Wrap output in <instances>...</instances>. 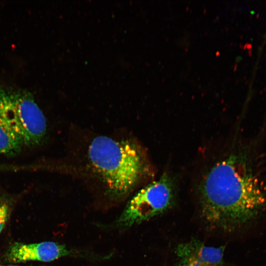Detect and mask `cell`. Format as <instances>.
I'll return each instance as SVG.
<instances>
[{"mask_svg": "<svg viewBox=\"0 0 266 266\" xmlns=\"http://www.w3.org/2000/svg\"><path fill=\"white\" fill-rule=\"evenodd\" d=\"M201 216L209 225L233 229L259 217L266 208V193L245 162L236 155L215 164L200 189Z\"/></svg>", "mask_w": 266, "mask_h": 266, "instance_id": "obj_1", "label": "cell"}, {"mask_svg": "<svg viewBox=\"0 0 266 266\" xmlns=\"http://www.w3.org/2000/svg\"><path fill=\"white\" fill-rule=\"evenodd\" d=\"M88 158L93 171L104 185L106 196L111 200L127 197L148 170L141 149L128 139L97 136L89 145Z\"/></svg>", "mask_w": 266, "mask_h": 266, "instance_id": "obj_2", "label": "cell"}, {"mask_svg": "<svg viewBox=\"0 0 266 266\" xmlns=\"http://www.w3.org/2000/svg\"><path fill=\"white\" fill-rule=\"evenodd\" d=\"M0 124L21 139L24 145H40L47 134V123L32 95L0 87Z\"/></svg>", "mask_w": 266, "mask_h": 266, "instance_id": "obj_3", "label": "cell"}, {"mask_svg": "<svg viewBox=\"0 0 266 266\" xmlns=\"http://www.w3.org/2000/svg\"><path fill=\"white\" fill-rule=\"evenodd\" d=\"M172 181L163 176L140 190L127 203L115 225L126 229L147 221L168 209L174 200Z\"/></svg>", "mask_w": 266, "mask_h": 266, "instance_id": "obj_4", "label": "cell"}, {"mask_svg": "<svg viewBox=\"0 0 266 266\" xmlns=\"http://www.w3.org/2000/svg\"><path fill=\"white\" fill-rule=\"evenodd\" d=\"M65 257L93 260L100 258L99 255L55 242L44 241L34 243L15 242L9 246L3 259L7 263L17 264L29 261L48 262Z\"/></svg>", "mask_w": 266, "mask_h": 266, "instance_id": "obj_5", "label": "cell"}, {"mask_svg": "<svg viewBox=\"0 0 266 266\" xmlns=\"http://www.w3.org/2000/svg\"><path fill=\"white\" fill-rule=\"evenodd\" d=\"M225 247L205 245L193 239L179 244L175 252L182 253L194 257L203 266H221L223 262Z\"/></svg>", "mask_w": 266, "mask_h": 266, "instance_id": "obj_6", "label": "cell"}, {"mask_svg": "<svg viewBox=\"0 0 266 266\" xmlns=\"http://www.w3.org/2000/svg\"><path fill=\"white\" fill-rule=\"evenodd\" d=\"M20 138L12 131L0 124V154L13 156L19 154L24 146Z\"/></svg>", "mask_w": 266, "mask_h": 266, "instance_id": "obj_7", "label": "cell"}, {"mask_svg": "<svg viewBox=\"0 0 266 266\" xmlns=\"http://www.w3.org/2000/svg\"><path fill=\"white\" fill-rule=\"evenodd\" d=\"M13 200L4 194H0V233L6 225L12 209Z\"/></svg>", "mask_w": 266, "mask_h": 266, "instance_id": "obj_8", "label": "cell"}, {"mask_svg": "<svg viewBox=\"0 0 266 266\" xmlns=\"http://www.w3.org/2000/svg\"><path fill=\"white\" fill-rule=\"evenodd\" d=\"M178 258V266H203L193 256L182 253L175 252Z\"/></svg>", "mask_w": 266, "mask_h": 266, "instance_id": "obj_9", "label": "cell"}, {"mask_svg": "<svg viewBox=\"0 0 266 266\" xmlns=\"http://www.w3.org/2000/svg\"><path fill=\"white\" fill-rule=\"evenodd\" d=\"M0 266H21L16 265H9Z\"/></svg>", "mask_w": 266, "mask_h": 266, "instance_id": "obj_10", "label": "cell"}]
</instances>
